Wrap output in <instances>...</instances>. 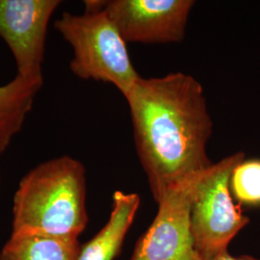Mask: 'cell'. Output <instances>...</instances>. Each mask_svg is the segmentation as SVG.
<instances>
[{
	"label": "cell",
	"instance_id": "obj_1",
	"mask_svg": "<svg viewBox=\"0 0 260 260\" xmlns=\"http://www.w3.org/2000/svg\"><path fill=\"white\" fill-rule=\"evenodd\" d=\"M124 99L140 162L156 202L171 186L212 165L206 154L212 121L203 86L193 76L141 77Z\"/></svg>",
	"mask_w": 260,
	"mask_h": 260
},
{
	"label": "cell",
	"instance_id": "obj_4",
	"mask_svg": "<svg viewBox=\"0 0 260 260\" xmlns=\"http://www.w3.org/2000/svg\"><path fill=\"white\" fill-rule=\"evenodd\" d=\"M245 159L238 151L206 169L198 183L191 207V231L201 260H212L250 222L231 194L234 168Z\"/></svg>",
	"mask_w": 260,
	"mask_h": 260
},
{
	"label": "cell",
	"instance_id": "obj_5",
	"mask_svg": "<svg viewBox=\"0 0 260 260\" xmlns=\"http://www.w3.org/2000/svg\"><path fill=\"white\" fill-rule=\"evenodd\" d=\"M204 172L165 191L157 202V215L139 239L131 260H201L192 236L191 207Z\"/></svg>",
	"mask_w": 260,
	"mask_h": 260
},
{
	"label": "cell",
	"instance_id": "obj_7",
	"mask_svg": "<svg viewBox=\"0 0 260 260\" xmlns=\"http://www.w3.org/2000/svg\"><path fill=\"white\" fill-rule=\"evenodd\" d=\"M192 0H109L103 10L126 43L169 44L185 37Z\"/></svg>",
	"mask_w": 260,
	"mask_h": 260
},
{
	"label": "cell",
	"instance_id": "obj_14",
	"mask_svg": "<svg viewBox=\"0 0 260 260\" xmlns=\"http://www.w3.org/2000/svg\"><path fill=\"white\" fill-rule=\"evenodd\" d=\"M0 181H1V177H0Z\"/></svg>",
	"mask_w": 260,
	"mask_h": 260
},
{
	"label": "cell",
	"instance_id": "obj_8",
	"mask_svg": "<svg viewBox=\"0 0 260 260\" xmlns=\"http://www.w3.org/2000/svg\"><path fill=\"white\" fill-rule=\"evenodd\" d=\"M139 205V196L115 192L108 222L93 239L81 247L77 260L114 259L120 251Z\"/></svg>",
	"mask_w": 260,
	"mask_h": 260
},
{
	"label": "cell",
	"instance_id": "obj_10",
	"mask_svg": "<svg viewBox=\"0 0 260 260\" xmlns=\"http://www.w3.org/2000/svg\"><path fill=\"white\" fill-rule=\"evenodd\" d=\"M80 249L77 238L12 233L0 260H77Z\"/></svg>",
	"mask_w": 260,
	"mask_h": 260
},
{
	"label": "cell",
	"instance_id": "obj_2",
	"mask_svg": "<svg viewBox=\"0 0 260 260\" xmlns=\"http://www.w3.org/2000/svg\"><path fill=\"white\" fill-rule=\"evenodd\" d=\"M88 223L86 170L75 158H52L19 182L13 203L12 233L78 238Z\"/></svg>",
	"mask_w": 260,
	"mask_h": 260
},
{
	"label": "cell",
	"instance_id": "obj_6",
	"mask_svg": "<svg viewBox=\"0 0 260 260\" xmlns=\"http://www.w3.org/2000/svg\"><path fill=\"white\" fill-rule=\"evenodd\" d=\"M60 4L59 0H0V37L13 54L17 75L44 79L47 28Z\"/></svg>",
	"mask_w": 260,
	"mask_h": 260
},
{
	"label": "cell",
	"instance_id": "obj_9",
	"mask_svg": "<svg viewBox=\"0 0 260 260\" xmlns=\"http://www.w3.org/2000/svg\"><path fill=\"white\" fill-rule=\"evenodd\" d=\"M44 79H25L19 75L0 86V155L9 148L33 108Z\"/></svg>",
	"mask_w": 260,
	"mask_h": 260
},
{
	"label": "cell",
	"instance_id": "obj_11",
	"mask_svg": "<svg viewBox=\"0 0 260 260\" xmlns=\"http://www.w3.org/2000/svg\"><path fill=\"white\" fill-rule=\"evenodd\" d=\"M231 192L241 205H260V159H244L234 168Z\"/></svg>",
	"mask_w": 260,
	"mask_h": 260
},
{
	"label": "cell",
	"instance_id": "obj_13",
	"mask_svg": "<svg viewBox=\"0 0 260 260\" xmlns=\"http://www.w3.org/2000/svg\"><path fill=\"white\" fill-rule=\"evenodd\" d=\"M239 260H260L254 257H251L250 255H243L241 257H239Z\"/></svg>",
	"mask_w": 260,
	"mask_h": 260
},
{
	"label": "cell",
	"instance_id": "obj_3",
	"mask_svg": "<svg viewBox=\"0 0 260 260\" xmlns=\"http://www.w3.org/2000/svg\"><path fill=\"white\" fill-rule=\"evenodd\" d=\"M81 16L64 13L56 30L74 49L70 69L77 77L111 83L125 98L141 76L132 65L117 27L103 10V1H85Z\"/></svg>",
	"mask_w": 260,
	"mask_h": 260
},
{
	"label": "cell",
	"instance_id": "obj_12",
	"mask_svg": "<svg viewBox=\"0 0 260 260\" xmlns=\"http://www.w3.org/2000/svg\"><path fill=\"white\" fill-rule=\"evenodd\" d=\"M212 260H239V258H235L232 256L228 251H223L221 254H219L217 257H215Z\"/></svg>",
	"mask_w": 260,
	"mask_h": 260
}]
</instances>
